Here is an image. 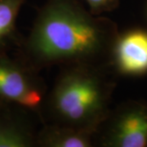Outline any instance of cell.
I'll list each match as a JSON object with an SVG mask.
<instances>
[{
  "label": "cell",
  "mask_w": 147,
  "mask_h": 147,
  "mask_svg": "<svg viewBox=\"0 0 147 147\" xmlns=\"http://www.w3.org/2000/svg\"><path fill=\"white\" fill-rule=\"evenodd\" d=\"M117 34L116 23L91 13L78 0H46L28 36L20 39L17 57L37 71L54 66L108 65Z\"/></svg>",
  "instance_id": "6da1fadb"
},
{
  "label": "cell",
  "mask_w": 147,
  "mask_h": 147,
  "mask_svg": "<svg viewBox=\"0 0 147 147\" xmlns=\"http://www.w3.org/2000/svg\"><path fill=\"white\" fill-rule=\"evenodd\" d=\"M107 69L86 64L62 67L41 110L47 122L98 134L111 112L115 89Z\"/></svg>",
  "instance_id": "7a4b0ae2"
},
{
  "label": "cell",
  "mask_w": 147,
  "mask_h": 147,
  "mask_svg": "<svg viewBox=\"0 0 147 147\" xmlns=\"http://www.w3.org/2000/svg\"><path fill=\"white\" fill-rule=\"evenodd\" d=\"M47 88L39 71L18 57L0 53V99L41 114Z\"/></svg>",
  "instance_id": "3957f363"
},
{
  "label": "cell",
  "mask_w": 147,
  "mask_h": 147,
  "mask_svg": "<svg viewBox=\"0 0 147 147\" xmlns=\"http://www.w3.org/2000/svg\"><path fill=\"white\" fill-rule=\"evenodd\" d=\"M98 142L104 147H146L147 102L129 100L111 110Z\"/></svg>",
  "instance_id": "277c9868"
},
{
  "label": "cell",
  "mask_w": 147,
  "mask_h": 147,
  "mask_svg": "<svg viewBox=\"0 0 147 147\" xmlns=\"http://www.w3.org/2000/svg\"><path fill=\"white\" fill-rule=\"evenodd\" d=\"M108 67L129 78L147 75V30L128 29L117 34L112 45Z\"/></svg>",
  "instance_id": "5b68a950"
},
{
  "label": "cell",
  "mask_w": 147,
  "mask_h": 147,
  "mask_svg": "<svg viewBox=\"0 0 147 147\" xmlns=\"http://www.w3.org/2000/svg\"><path fill=\"white\" fill-rule=\"evenodd\" d=\"M0 103V147L36 146L37 132L26 115L7 109Z\"/></svg>",
  "instance_id": "8992f818"
},
{
  "label": "cell",
  "mask_w": 147,
  "mask_h": 147,
  "mask_svg": "<svg viewBox=\"0 0 147 147\" xmlns=\"http://www.w3.org/2000/svg\"><path fill=\"white\" fill-rule=\"evenodd\" d=\"M96 142L98 133L48 122L36 137V146L40 147H92Z\"/></svg>",
  "instance_id": "52a82bcc"
},
{
  "label": "cell",
  "mask_w": 147,
  "mask_h": 147,
  "mask_svg": "<svg viewBox=\"0 0 147 147\" xmlns=\"http://www.w3.org/2000/svg\"><path fill=\"white\" fill-rule=\"evenodd\" d=\"M26 0H0V53L18 45L17 19Z\"/></svg>",
  "instance_id": "ba28073f"
},
{
  "label": "cell",
  "mask_w": 147,
  "mask_h": 147,
  "mask_svg": "<svg viewBox=\"0 0 147 147\" xmlns=\"http://www.w3.org/2000/svg\"><path fill=\"white\" fill-rule=\"evenodd\" d=\"M91 13L96 16H102L109 13L119 6V0H83Z\"/></svg>",
  "instance_id": "9c48e42d"
},
{
  "label": "cell",
  "mask_w": 147,
  "mask_h": 147,
  "mask_svg": "<svg viewBox=\"0 0 147 147\" xmlns=\"http://www.w3.org/2000/svg\"><path fill=\"white\" fill-rule=\"evenodd\" d=\"M2 102H6V101H3L2 99H0V103H2Z\"/></svg>",
  "instance_id": "30bf717a"
}]
</instances>
